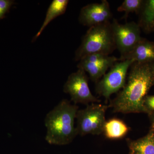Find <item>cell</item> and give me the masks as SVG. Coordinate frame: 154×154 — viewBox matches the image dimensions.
I'll list each match as a JSON object with an SVG mask.
<instances>
[{"instance_id": "d6986e66", "label": "cell", "mask_w": 154, "mask_h": 154, "mask_svg": "<svg viewBox=\"0 0 154 154\" xmlns=\"http://www.w3.org/2000/svg\"><path fill=\"white\" fill-rule=\"evenodd\" d=\"M152 66L153 71L154 74V63H152Z\"/></svg>"}, {"instance_id": "e0dca14e", "label": "cell", "mask_w": 154, "mask_h": 154, "mask_svg": "<svg viewBox=\"0 0 154 154\" xmlns=\"http://www.w3.org/2000/svg\"><path fill=\"white\" fill-rule=\"evenodd\" d=\"M144 105L148 114L154 113V95L146 96Z\"/></svg>"}, {"instance_id": "3957f363", "label": "cell", "mask_w": 154, "mask_h": 154, "mask_svg": "<svg viewBox=\"0 0 154 154\" xmlns=\"http://www.w3.org/2000/svg\"><path fill=\"white\" fill-rule=\"evenodd\" d=\"M116 48L110 22L90 27L75 53V60H81L94 54L109 55Z\"/></svg>"}, {"instance_id": "5bb4252c", "label": "cell", "mask_w": 154, "mask_h": 154, "mask_svg": "<svg viewBox=\"0 0 154 154\" xmlns=\"http://www.w3.org/2000/svg\"><path fill=\"white\" fill-rule=\"evenodd\" d=\"M140 13V27L146 32L154 30V0L144 1Z\"/></svg>"}, {"instance_id": "9a60e30c", "label": "cell", "mask_w": 154, "mask_h": 154, "mask_svg": "<svg viewBox=\"0 0 154 154\" xmlns=\"http://www.w3.org/2000/svg\"><path fill=\"white\" fill-rule=\"evenodd\" d=\"M144 2V1L143 0H125L121 5L118 7L117 11L119 12H125V17L127 18L130 13H139Z\"/></svg>"}, {"instance_id": "7a4b0ae2", "label": "cell", "mask_w": 154, "mask_h": 154, "mask_svg": "<svg viewBox=\"0 0 154 154\" xmlns=\"http://www.w3.org/2000/svg\"><path fill=\"white\" fill-rule=\"evenodd\" d=\"M79 107L63 99L47 113L45 119V140L51 145L63 146L71 143L78 135L75 125Z\"/></svg>"}, {"instance_id": "5b68a950", "label": "cell", "mask_w": 154, "mask_h": 154, "mask_svg": "<svg viewBox=\"0 0 154 154\" xmlns=\"http://www.w3.org/2000/svg\"><path fill=\"white\" fill-rule=\"evenodd\" d=\"M134 63L131 60L116 63L110 71L97 82L96 87L97 94L107 100L112 94L123 89L126 84L128 71Z\"/></svg>"}, {"instance_id": "277c9868", "label": "cell", "mask_w": 154, "mask_h": 154, "mask_svg": "<svg viewBox=\"0 0 154 154\" xmlns=\"http://www.w3.org/2000/svg\"><path fill=\"white\" fill-rule=\"evenodd\" d=\"M107 105L92 103L84 109L77 111L76 126L78 135L84 136L88 134L99 135L103 133L106 120Z\"/></svg>"}, {"instance_id": "8992f818", "label": "cell", "mask_w": 154, "mask_h": 154, "mask_svg": "<svg viewBox=\"0 0 154 154\" xmlns=\"http://www.w3.org/2000/svg\"><path fill=\"white\" fill-rule=\"evenodd\" d=\"M111 27L116 48L120 52L121 57L129 53L142 38L140 27L135 22L121 24L114 19Z\"/></svg>"}, {"instance_id": "4fadbf2b", "label": "cell", "mask_w": 154, "mask_h": 154, "mask_svg": "<svg viewBox=\"0 0 154 154\" xmlns=\"http://www.w3.org/2000/svg\"><path fill=\"white\" fill-rule=\"evenodd\" d=\"M69 1L68 0H54L48 9L45 19L41 28L34 36L32 42L35 41L43 30L53 19L65 13Z\"/></svg>"}, {"instance_id": "52a82bcc", "label": "cell", "mask_w": 154, "mask_h": 154, "mask_svg": "<svg viewBox=\"0 0 154 154\" xmlns=\"http://www.w3.org/2000/svg\"><path fill=\"white\" fill-rule=\"evenodd\" d=\"M63 91L69 94L75 105L78 103L88 105L100 102L91 93L88 85V79L86 72L79 69L69 75L63 87Z\"/></svg>"}, {"instance_id": "6da1fadb", "label": "cell", "mask_w": 154, "mask_h": 154, "mask_svg": "<svg viewBox=\"0 0 154 154\" xmlns=\"http://www.w3.org/2000/svg\"><path fill=\"white\" fill-rule=\"evenodd\" d=\"M154 85L152 63H134L131 66L125 86L111 101L110 107L118 113H147L144 99Z\"/></svg>"}, {"instance_id": "8fae6325", "label": "cell", "mask_w": 154, "mask_h": 154, "mask_svg": "<svg viewBox=\"0 0 154 154\" xmlns=\"http://www.w3.org/2000/svg\"><path fill=\"white\" fill-rule=\"evenodd\" d=\"M130 154H154V128L151 124L148 133L135 140H128Z\"/></svg>"}, {"instance_id": "9c48e42d", "label": "cell", "mask_w": 154, "mask_h": 154, "mask_svg": "<svg viewBox=\"0 0 154 154\" xmlns=\"http://www.w3.org/2000/svg\"><path fill=\"white\" fill-rule=\"evenodd\" d=\"M112 17L109 3L103 0L100 3L90 4L81 10L79 21L81 24L89 27L109 22Z\"/></svg>"}, {"instance_id": "ba28073f", "label": "cell", "mask_w": 154, "mask_h": 154, "mask_svg": "<svg viewBox=\"0 0 154 154\" xmlns=\"http://www.w3.org/2000/svg\"><path fill=\"white\" fill-rule=\"evenodd\" d=\"M119 60L114 56L101 54H94L85 57L80 60L78 68L87 72L93 82H97Z\"/></svg>"}, {"instance_id": "ac0fdd59", "label": "cell", "mask_w": 154, "mask_h": 154, "mask_svg": "<svg viewBox=\"0 0 154 154\" xmlns=\"http://www.w3.org/2000/svg\"><path fill=\"white\" fill-rule=\"evenodd\" d=\"M148 115L151 122L152 125L154 128V113H150Z\"/></svg>"}, {"instance_id": "7c38bea8", "label": "cell", "mask_w": 154, "mask_h": 154, "mask_svg": "<svg viewBox=\"0 0 154 154\" xmlns=\"http://www.w3.org/2000/svg\"><path fill=\"white\" fill-rule=\"evenodd\" d=\"M129 130V127L124 122L113 118L105 122L103 133L107 139L118 140L125 137Z\"/></svg>"}, {"instance_id": "2e32d148", "label": "cell", "mask_w": 154, "mask_h": 154, "mask_svg": "<svg viewBox=\"0 0 154 154\" xmlns=\"http://www.w3.org/2000/svg\"><path fill=\"white\" fill-rule=\"evenodd\" d=\"M14 4L15 2L13 0H0V20L5 18Z\"/></svg>"}, {"instance_id": "30bf717a", "label": "cell", "mask_w": 154, "mask_h": 154, "mask_svg": "<svg viewBox=\"0 0 154 154\" xmlns=\"http://www.w3.org/2000/svg\"><path fill=\"white\" fill-rule=\"evenodd\" d=\"M119 60H131L138 63H154V43L142 38L129 53Z\"/></svg>"}]
</instances>
